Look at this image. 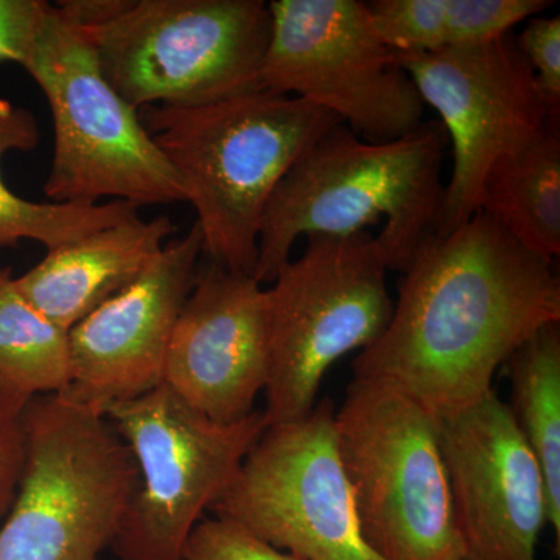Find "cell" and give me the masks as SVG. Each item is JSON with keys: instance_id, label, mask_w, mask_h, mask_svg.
I'll return each instance as SVG.
<instances>
[{"instance_id": "cell-1", "label": "cell", "mask_w": 560, "mask_h": 560, "mask_svg": "<svg viewBox=\"0 0 560 560\" xmlns=\"http://www.w3.org/2000/svg\"><path fill=\"white\" fill-rule=\"evenodd\" d=\"M555 323L560 279L552 261L480 212L420 243L388 327L353 360V377L386 383L445 418L488 396L512 353Z\"/></svg>"}, {"instance_id": "cell-2", "label": "cell", "mask_w": 560, "mask_h": 560, "mask_svg": "<svg viewBox=\"0 0 560 560\" xmlns=\"http://www.w3.org/2000/svg\"><path fill=\"white\" fill-rule=\"evenodd\" d=\"M448 138L440 120L372 143L337 125L305 151L272 191L254 279H276L300 237L353 235L386 220L375 237L388 270L404 272L436 230Z\"/></svg>"}, {"instance_id": "cell-3", "label": "cell", "mask_w": 560, "mask_h": 560, "mask_svg": "<svg viewBox=\"0 0 560 560\" xmlns=\"http://www.w3.org/2000/svg\"><path fill=\"white\" fill-rule=\"evenodd\" d=\"M139 116L197 210L202 254L253 278L272 191L316 140L341 124L319 106L270 91L197 108L147 106Z\"/></svg>"}, {"instance_id": "cell-4", "label": "cell", "mask_w": 560, "mask_h": 560, "mask_svg": "<svg viewBox=\"0 0 560 560\" xmlns=\"http://www.w3.org/2000/svg\"><path fill=\"white\" fill-rule=\"evenodd\" d=\"M24 433L0 560H101L138 488L127 442L105 415L62 394L28 400Z\"/></svg>"}, {"instance_id": "cell-5", "label": "cell", "mask_w": 560, "mask_h": 560, "mask_svg": "<svg viewBox=\"0 0 560 560\" xmlns=\"http://www.w3.org/2000/svg\"><path fill=\"white\" fill-rule=\"evenodd\" d=\"M335 430L372 550L383 560H463L436 416L386 383L353 377Z\"/></svg>"}, {"instance_id": "cell-6", "label": "cell", "mask_w": 560, "mask_h": 560, "mask_svg": "<svg viewBox=\"0 0 560 560\" xmlns=\"http://www.w3.org/2000/svg\"><path fill=\"white\" fill-rule=\"evenodd\" d=\"M49 102L54 158L44 194L51 202L97 205L103 198L136 208L186 201L178 173L114 91L91 36L49 13L25 62Z\"/></svg>"}, {"instance_id": "cell-7", "label": "cell", "mask_w": 560, "mask_h": 560, "mask_svg": "<svg viewBox=\"0 0 560 560\" xmlns=\"http://www.w3.org/2000/svg\"><path fill=\"white\" fill-rule=\"evenodd\" d=\"M264 0H131L88 33L103 77L135 109L197 108L261 91Z\"/></svg>"}, {"instance_id": "cell-8", "label": "cell", "mask_w": 560, "mask_h": 560, "mask_svg": "<svg viewBox=\"0 0 560 560\" xmlns=\"http://www.w3.org/2000/svg\"><path fill=\"white\" fill-rule=\"evenodd\" d=\"M388 271L368 231L342 237L312 235L302 256L283 265L271 289L265 290L268 425L307 416L318 404L327 371L381 338L394 308Z\"/></svg>"}, {"instance_id": "cell-9", "label": "cell", "mask_w": 560, "mask_h": 560, "mask_svg": "<svg viewBox=\"0 0 560 560\" xmlns=\"http://www.w3.org/2000/svg\"><path fill=\"white\" fill-rule=\"evenodd\" d=\"M103 415L138 466V488L113 544L119 560H184L191 533L268 429L264 411L220 425L165 383Z\"/></svg>"}, {"instance_id": "cell-10", "label": "cell", "mask_w": 560, "mask_h": 560, "mask_svg": "<svg viewBox=\"0 0 560 560\" xmlns=\"http://www.w3.org/2000/svg\"><path fill=\"white\" fill-rule=\"evenodd\" d=\"M261 91L319 106L366 142L415 131L423 105L359 0H272Z\"/></svg>"}, {"instance_id": "cell-11", "label": "cell", "mask_w": 560, "mask_h": 560, "mask_svg": "<svg viewBox=\"0 0 560 560\" xmlns=\"http://www.w3.org/2000/svg\"><path fill=\"white\" fill-rule=\"evenodd\" d=\"M335 411L323 399L304 418L268 425L213 504L215 517L302 560H383L361 530Z\"/></svg>"}, {"instance_id": "cell-12", "label": "cell", "mask_w": 560, "mask_h": 560, "mask_svg": "<svg viewBox=\"0 0 560 560\" xmlns=\"http://www.w3.org/2000/svg\"><path fill=\"white\" fill-rule=\"evenodd\" d=\"M423 105L440 114L452 143V176L442 191L436 234H451L482 209L493 164L537 138L559 113L548 108L514 35L477 47L396 55Z\"/></svg>"}, {"instance_id": "cell-13", "label": "cell", "mask_w": 560, "mask_h": 560, "mask_svg": "<svg viewBox=\"0 0 560 560\" xmlns=\"http://www.w3.org/2000/svg\"><path fill=\"white\" fill-rule=\"evenodd\" d=\"M438 425L463 560H537L547 485L508 404L492 389Z\"/></svg>"}, {"instance_id": "cell-14", "label": "cell", "mask_w": 560, "mask_h": 560, "mask_svg": "<svg viewBox=\"0 0 560 560\" xmlns=\"http://www.w3.org/2000/svg\"><path fill=\"white\" fill-rule=\"evenodd\" d=\"M202 256L200 228L165 243L128 289L69 330L72 383L62 396L105 412L164 383L165 360Z\"/></svg>"}, {"instance_id": "cell-15", "label": "cell", "mask_w": 560, "mask_h": 560, "mask_svg": "<svg viewBox=\"0 0 560 560\" xmlns=\"http://www.w3.org/2000/svg\"><path fill=\"white\" fill-rule=\"evenodd\" d=\"M270 374L267 298L253 276L210 261L173 330L164 383L220 425L253 415Z\"/></svg>"}, {"instance_id": "cell-16", "label": "cell", "mask_w": 560, "mask_h": 560, "mask_svg": "<svg viewBox=\"0 0 560 560\" xmlns=\"http://www.w3.org/2000/svg\"><path fill=\"white\" fill-rule=\"evenodd\" d=\"M176 226L167 215L121 221L79 241L47 250L16 278L22 296L69 331L121 293L160 256Z\"/></svg>"}, {"instance_id": "cell-17", "label": "cell", "mask_w": 560, "mask_h": 560, "mask_svg": "<svg viewBox=\"0 0 560 560\" xmlns=\"http://www.w3.org/2000/svg\"><path fill=\"white\" fill-rule=\"evenodd\" d=\"M481 212L529 253L550 261L559 256V117L528 145L490 167L482 186Z\"/></svg>"}, {"instance_id": "cell-18", "label": "cell", "mask_w": 560, "mask_h": 560, "mask_svg": "<svg viewBox=\"0 0 560 560\" xmlns=\"http://www.w3.org/2000/svg\"><path fill=\"white\" fill-rule=\"evenodd\" d=\"M38 143L39 128L31 110L0 98V246L33 241L43 243L49 250L139 217V208L125 201L35 202L14 194L3 180V156L9 151L35 150Z\"/></svg>"}, {"instance_id": "cell-19", "label": "cell", "mask_w": 560, "mask_h": 560, "mask_svg": "<svg viewBox=\"0 0 560 560\" xmlns=\"http://www.w3.org/2000/svg\"><path fill=\"white\" fill-rule=\"evenodd\" d=\"M501 370L511 383L512 418L547 485L556 548L560 547V323L523 342Z\"/></svg>"}, {"instance_id": "cell-20", "label": "cell", "mask_w": 560, "mask_h": 560, "mask_svg": "<svg viewBox=\"0 0 560 560\" xmlns=\"http://www.w3.org/2000/svg\"><path fill=\"white\" fill-rule=\"evenodd\" d=\"M0 382L25 399L72 383L69 331L22 296L11 268H0Z\"/></svg>"}, {"instance_id": "cell-21", "label": "cell", "mask_w": 560, "mask_h": 560, "mask_svg": "<svg viewBox=\"0 0 560 560\" xmlns=\"http://www.w3.org/2000/svg\"><path fill=\"white\" fill-rule=\"evenodd\" d=\"M364 5L375 35L394 54H436L447 47L445 0H374Z\"/></svg>"}, {"instance_id": "cell-22", "label": "cell", "mask_w": 560, "mask_h": 560, "mask_svg": "<svg viewBox=\"0 0 560 560\" xmlns=\"http://www.w3.org/2000/svg\"><path fill=\"white\" fill-rule=\"evenodd\" d=\"M551 5L548 0H445L447 47L492 43Z\"/></svg>"}, {"instance_id": "cell-23", "label": "cell", "mask_w": 560, "mask_h": 560, "mask_svg": "<svg viewBox=\"0 0 560 560\" xmlns=\"http://www.w3.org/2000/svg\"><path fill=\"white\" fill-rule=\"evenodd\" d=\"M184 560H302L260 540L228 518L198 523L187 544Z\"/></svg>"}, {"instance_id": "cell-24", "label": "cell", "mask_w": 560, "mask_h": 560, "mask_svg": "<svg viewBox=\"0 0 560 560\" xmlns=\"http://www.w3.org/2000/svg\"><path fill=\"white\" fill-rule=\"evenodd\" d=\"M518 50L526 58L541 97L548 108L560 110V20L530 18L528 25L515 38Z\"/></svg>"}, {"instance_id": "cell-25", "label": "cell", "mask_w": 560, "mask_h": 560, "mask_svg": "<svg viewBox=\"0 0 560 560\" xmlns=\"http://www.w3.org/2000/svg\"><path fill=\"white\" fill-rule=\"evenodd\" d=\"M28 400L0 382V517L9 514L24 467V410Z\"/></svg>"}, {"instance_id": "cell-26", "label": "cell", "mask_w": 560, "mask_h": 560, "mask_svg": "<svg viewBox=\"0 0 560 560\" xmlns=\"http://www.w3.org/2000/svg\"><path fill=\"white\" fill-rule=\"evenodd\" d=\"M49 9L46 0H0V62L24 68Z\"/></svg>"}, {"instance_id": "cell-27", "label": "cell", "mask_w": 560, "mask_h": 560, "mask_svg": "<svg viewBox=\"0 0 560 560\" xmlns=\"http://www.w3.org/2000/svg\"><path fill=\"white\" fill-rule=\"evenodd\" d=\"M51 5L70 24L91 33L119 18L131 0H60Z\"/></svg>"}]
</instances>
